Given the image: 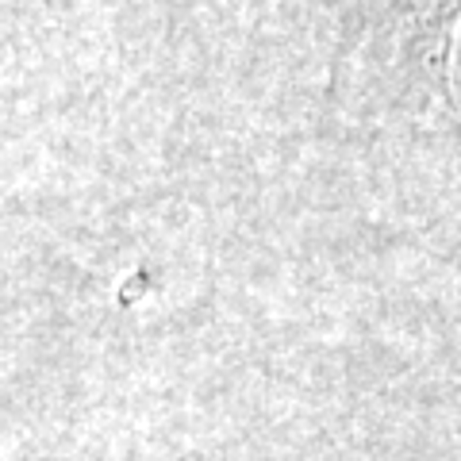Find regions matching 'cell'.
Returning a JSON list of instances; mask_svg holds the SVG:
<instances>
[{
  "mask_svg": "<svg viewBox=\"0 0 461 461\" xmlns=\"http://www.w3.org/2000/svg\"><path fill=\"white\" fill-rule=\"evenodd\" d=\"M457 20L461 0H366L342 54L354 74H384L396 96L450 108V42Z\"/></svg>",
  "mask_w": 461,
  "mask_h": 461,
  "instance_id": "obj_1",
  "label": "cell"
}]
</instances>
